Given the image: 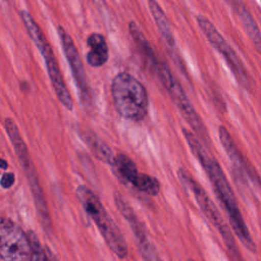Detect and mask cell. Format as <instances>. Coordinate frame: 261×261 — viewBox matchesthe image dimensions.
Masks as SVG:
<instances>
[{"mask_svg":"<svg viewBox=\"0 0 261 261\" xmlns=\"http://www.w3.org/2000/svg\"><path fill=\"white\" fill-rule=\"evenodd\" d=\"M76 196L87 214L97 225L109 249L120 259L127 256V245L120 229L113 221L99 198L86 186L76 188Z\"/></svg>","mask_w":261,"mask_h":261,"instance_id":"cell-4","label":"cell"},{"mask_svg":"<svg viewBox=\"0 0 261 261\" xmlns=\"http://www.w3.org/2000/svg\"><path fill=\"white\" fill-rule=\"evenodd\" d=\"M113 167H115L116 172L123 179V181L128 182L130 185L134 184V181L140 174V171L138 170L133 159L125 154L120 153L117 156H115V162Z\"/></svg>","mask_w":261,"mask_h":261,"instance_id":"cell-17","label":"cell"},{"mask_svg":"<svg viewBox=\"0 0 261 261\" xmlns=\"http://www.w3.org/2000/svg\"><path fill=\"white\" fill-rule=\"evenodd\" d=\"M0 257L3 261H30L31 243L28 233L8 217H1Z\"/></svg>","mask_w":261,"mask_h":261,"instance_id":"cell-9","label":"cell"},{"mask_svg":"<svg viewBox=\"0 0 261 261\" xmlns=\"http://www.w3.org/2000/svg\"><path fill=\"white\" fill-rule=\"evenodd\" d=\"M148 7L150 9V12L155 20V23H156L158 30L163 38V41L165 43V46L167 48L169 55L172 57L175 64H177L178 67L180 66V69H185L182 64L180 63V59L178 57L177 50H176V44H175V39L173 36L172 28H171V24L165 14V12L163 11V9L161 8V6L159 5V3L156 0H148Z\"/></svg>","mask_w":261,"mask_h":261,"instance_id":"cell-13","label":"cell"},{"mask_svg":"<svg viewBox=\"0 0 261 261\" xmlns=\"http://www.w3.org/2000/svg\"><path fill=\"white\" fill-rule=\"evenodd\" d=\"M177 175H178V179L182 182V185L191 191V193L193 194L196 202L198 203L200 209L202 210L206 218L213 224V226L220 233L223 240V243L232 260L244 261L242 254L239 251L238 245L236 243V240L230 227L226 224L225 220L222 218L215 204L209 198L205 190L200 186L199 182H197L192 177V175L185 168H179L177 170Z\"/></svg>","mask_w":261,"mask_h":261,"instance_id":"cell-6","label":"cell"},{"mask_svg":"<svg viewBox=\"0 0 261 261\" xmlns=\"http://www.w3.org/2000/svg\"><path fill=\"white\" fill-rule=\"evenodd\" d=\"M219 140L225 153L227 154L234 171V174L243 182L251 181L254 187H256L261 192V177L258 174L255 167L250 163L247 157L242 153V151L236 145L233 139L231 138L229 132L225 126L220 125L218 127Z\"/></svg>","mask_w":261,"mask_h":261,"instance_id":"cell-10","label":"cell"},{"mask_svg":"<svg viewBox=\"0 0 261 261\" xmlns=\"http://www.w3.org/2000/svg\"><path fill=\"white\" fill-rule=\"evenodd\" d=\"M19 15L28 32V35L30 36L31 40L35 43V45L37 46V48L39 49L40 53L44 58L49 79L51 81L52 87L55 91L58 100L67 110H72L73 102L65 86L60 67L58 65L51 45L48 43L43 31L40 29L39 24L36 22V20L33 18L30 12H28L27 10H21L19 12Z\"/></svg>","mask_w":261,"mask_h":261,"instance_id":"cell-5","label":"cell"},{"mask_svg":"<svg viewBox=\"0 0 261 261\" xmlns=\"http://www.w3.org/2000/svg\"><path fill=\"white\" fill-rule=\"evenodd\" d=\"M57 32L59 35V39L63 48V52L68 61L72 76L74 79L75 85L77 87L81 101L85 106H89L91 103V93L90 88L87 82L86 71L83 65V61L81 59L77 48L70 37V35L65 31L61 25L57 27Z\"/></svg>","mask_w":261,"mask_h":261,"instance_id":"cell-11","label":"cell"},{"mask_svg":"<svg viewBox=\"0 0 261 261\" xmlns=\"http://www.w3.org/2000/svg\"><path fill=\"white\" fill-rule=\"evenodd\" d=\"M45 249H46V253H47V256H48V260H49V261H59V260L57 259V257L55 256V254H54L48 247H46Z\"/></svg>","mask_w":261,"mask_h":261,"instance_id":"cell-22","label":"cell"},{"mask_svg":"<svg viewBox=\"0 0 261 261\" xmlns=\"http://www.w3.org/2000/svg\"><path fill=\"white\" fill-rule=\"evenodd\" d=\"M113 198L118 211L121 213L124 219L128 222V225L134 232V236L136 238L137 244L139 246V251L142 255L143 260L144 261H160L155 248L149 241V238L144 225L139 220L133 208L128 205V203L120 195V193L114 192Z\"/></svg>","mask_w":261,"mask_h":261,"instance_id":"cell-12","label":"cell"},{"mask_svg":"<svg viewBox=\"0 0 261 261\" xmlns=\"http://www.w3.org/2000/svg\"><path fill=\"white\" fill-rule=\"evenodd\" d=\"M1 168L2 169H6L7 168V162L5 161V159H1Z\"/></svg>","mask_w":261,"mask_h":261,"instance_id":"cell-23","label":"cell"},{"mask_svg":"<svg viewBox=\"0 0 261 261\" xmlns=\"http://www.w3.org/2000/svg\"><path fill=\"white\" fill-rule=\"evenodd\" d=\"M128 32L139 50L142 58L145 60L146 65L148 66V68L151 71L155 72L157 67L159 66L161 60L157 57L153 47L150 45V43L148 42V40L142 33V31L139 28V25L137 24V22H135L133 20L128 22Z\"/></svg>","mask_w":261,"mask_h":261,"instance_id":"cell-14","label":"cell"},{"mask_svg":"<svg viewBox=\"0 0 261 261\" xmlns=\"http://www.w3.org/2000/svg\"><path fill=\"white\" fill-rule=\"evenodd\" d=\"M156 76L161 82L167 93L169 94L173 103L179 109L181 115L186 119V121L190 124L193 129V133L197 135V137L205 143L206 146H209L210 140L208 136V132L203 123L200 115L196 111L195 107L191 103L188 98L186 92L184 91L181 85L177 82V80L171 73L169 67L164 63L160 62L158 68L155 71Z\"/></svg>","mask_w":261,"mask_h":261,"instance_id":"cell-7","label":"cell"},{"mask_svg":"<svg viewBox=\"0 0 261 261\" xmlns=\"http://www.w3.org/2000/svg\"><path fill=\"white\" fill-rule=\"evenodd\" d=\"M225 1L231 7V9L236 12L238 17L244 16L249 11V9L247 8L243 0H225Z\"/></svg>","mask_w":261,"mask_h":261,"instance_id":"cell-20","label":"cell"},{"mask_svg":"<svg viewBox=\"0 0 261 261\" xmlns=\"http://www.w3.org/2000/svg\"><path fill=\"white\" fill-rule=\"evenodd\" d=\"M87 45L89 47L86 56L88 64L92 67L103 66L108 61L109 57V50L105 37L99 33H93L88 37Z\"/></svg>","mask_w":261,"mask_h":261,"instance_id":"cell-15","label":"cell"},{"mask_svg":"<svg viewBox=\"0 0 261 261\" xmlns=\"http://www.w3.org/2000/svg\"><path fill=\"white\" fill-rule=\"evenodd\" d=\"M82 137L86 142L87 146L99 160L111 166L114 165L115 156L113 155L112 150L95 133H93L92 130H85L83 132Z\"/></svg>","mask_w":261,"mask_h":261,"instance_id":"cell-16","label":"cell"},{"mask_svg":"<svg viewBox=\"0 0 261 261\" xmlns=\"http://www.w3.org/2000/svg\"><path fill=\"white\" fill-rule=\"evenodd\" d=\"M182 133L192 153L201 163L203 169L206 171L210 181L212 182L215 194L228 215L229 223L234 234L247 250L255 254L257 252V246L250 233L237 202L236 195L220 164L204 149L199 138L196 137L193 132L184 128Z\"/></svg>","mask_w":261,"mask_h":261,"instance_id":"cell-1","label":"cell"},{"mask_svg":"<svg viewBox=\"0 0 261 261\" xmlns=\"http://www.w3.org/2000/svg\"><path fill=\"white\" fill-rule=\"evenodd\" d=\"M4 127L7 133V136L11 142V145L14 149L15 155L25 173V177L31 189V193L34 199L36 206V211L39 217V221L43 230L50 234L52 232V221L48 209V204L39 179V175L35 164L29 153V149L19 133V129L16 123L11 118H6L4 121Z\"/></svg>","mask_w":261,"mask_h":261,"instance_id":"cell-2","label":"cell"},{"mask_svg":"<svg viewBox=\"0 0 261 261\" xmlns=\"http://www.w3.org/2000/svg\"><path fill=\"white\" fill-rule=\"evenodd\" d=\"M132 186L138 191L145 193L149 196H156L160 192L159 180L152 175L142 172H140V174L138 175V177L136 178Z\"/></svg>","mask_w":261,"mask_h":261,"instance_id":"cell-18","label":"cell"},{"mask_svg":"<svg viewBox=\"0 0 261 261\" xmlns=\"http://www.w3.org/2000/svg\"><path fill=\"white\" fill-rule=\"evenodd\" d=\"M14 180H15V176L12 172H5L1 176L0 184L3 189H9L10 187L13 186Z\"/></svg>","mask_w":261,"mask_h":261,"instance_id":"cell-21","label":"cell"},{"mask_svg":"<svg viewBox=\"0 0 261 261\" xmlns=\"http://www.w3.org/2000/svg\"><path fill=\"white\" fill-rule=\"evenodd\" d=\"M197 22L209 43L222 55L239 85L247 92L253 93L255 90L254 81L236 51L230 47V45L225 41V39L208 18L198 15Z\"/></svg>","mask_w":261,"mask_h":261,"instance_id":"cell-8","label":"cell"},{"mask_svg":"<svg viewBox=\"0 0 261 261\" xmlns=\"http://www.w3.org/2000/svg\"><path fill=\"white\" fill-rule=\"evenodd\" d=\"M29 240L31 243V259L30 261H49L46 249H43L38 236L33 230L28 231Z\"/></svg>","mask_w":261,"mask_h":261,"instance_id":"cell-19","label":"cell"},{"mask_svg":"<svg viewBox=\"0 0 261 261\" xmlns=\"http://www.w3.org/2000/svg\"><path fill=\"white\" fill-rule=\"evenodd\" d=\"M111 97L117 113L128 120L141 121L149 109V97L144 85L127 72L117 73L111 83Z\"/></svg>","mask_w":261,"mask_h":261,"instance_id":"cell-3","label":"cell"}]
</instances>
